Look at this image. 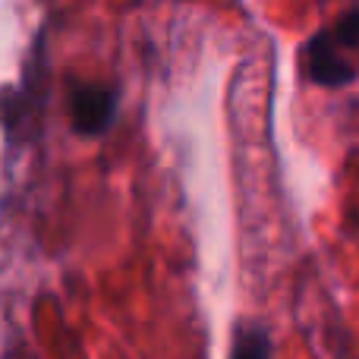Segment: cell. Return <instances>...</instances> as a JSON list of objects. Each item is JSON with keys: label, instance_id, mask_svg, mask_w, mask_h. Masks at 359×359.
<instances>
[{"label": "cell", "instance_id": "3957f363", "mask_svg": "<svg viewBox=\"0 0 359 359\" xmlns=\"http://www.w3.org/2000/svg\"><path fill=\"white\" fill-rule=\"evenodd\" d=\"M230 359H274L271 334L265 325H240L233 334Z\"/></svg>", "mask_w": 359, "mask_h": 359}, {"label": "cell", "instance_id": "7a4b0ae2", "mask_svg": "<svg viewBox=\"0 0 359 359\" xmlns=\"http://www.w3.org/2000/svg\"><path fill=\"white\" fill-rule=\"evenodd\" d=\"M69 114L73 126L82 136H101L111 130L117 117V92L101 82H76L69 95Z\"/></svg>", "mask_w": 359, "mask_h": 359}, {"label": "cell", "instance_id": "6da1fadb", "mask_svg": "<svg viewBox=\"0 0 359 359\" xmlns=\"http://www.w3.org/2000/svg\"><path fill=\"white\" fill-rule=\"evenodd\" d=\"M303 67L316 86L344 88L359 76V4L318 29L303 48Z\"/></svg>", "mask_w": 359, "mask_h": 359}]
</instances>
